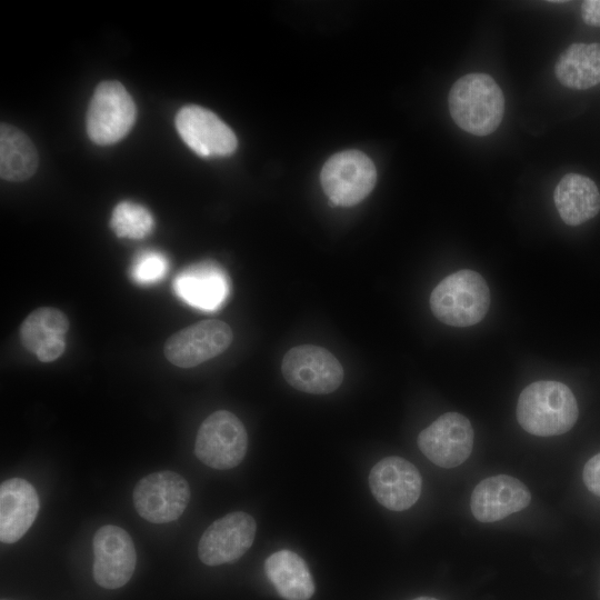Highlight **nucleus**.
Returning <instances> with one entry per match:
<instances>
[{
  "mask_svg": "<svg viewBox=\"0 0 600 600\" xmlns=\"http://www.w3.org/2000/svg\"><path fill=\"white\" fill-rule=\"evenodd\" d=\"M190 500V488L184 478L173 471H158L142 478L133 490L134 508L152 523L177 520Z\"/></svg>",
  "mask_w": 600,
  "mask_h": 600,
  "instance_id": "obj_8",
  "label": "nucleus"
},
{
  "mask_svg": "<svg viewBox=\"0 0 600 600\" xmlns=\"http://www.w3.org/2000/svg\"><path fill=\"white\" fill-rule=\"evenodd\" d=\"M264 572L286 600H309L314 593V582L306 561L291 550L270 554L264 562Z\"/></svg>",
  "mask_w": 600,
  "mask_h": 600,
  "instance_id": "obj_20",
  "label": "nucleus"
},
{
  "mask_svg": "<svg viewBox=\"0 0 600 600\" xmlns=\"http://www.w3.org/2000/svg\"><path fill=\"white\" fill-rule=\"evenodd\" d=\"M38 153L29 137L14 126L0 127V176L7 181H23L38 167Z\"/></svg>",
  "mask_w": 600,
  "mask_h": 600,
  "instance_id": "obj_22",
  "label": "nucleus"
},
{
  "mask_svg": "<svg viewBox=\"0 0 600 600\" xmlns=\"http://www.w3.org/2000/svg\"><path fill=\"white\" fill-rule=\"evenodd\" d=\"M233 333L221 320H203L173 333L164 343V356L179 368H192L229 348Z\"/></svg>",
  "mask_w": 600,
  "mask_h": 600,
  "instance_id": "obj_9",
  "label": "nucleus"
},
{
  "mask_svg": "<svg viewBox=\"0 0 600 600\" xmlns=\"http://www.w3.org/2000/svg\"><path fill=\"white\" fill-rule=\"evenodd\" d=\"M583 482L588 490L600 497V453L587 461L583 468Z\"/></svg>",
  "mask_w": 600,
  "mask_h": 600,
  "instance_id": "obj_25",
  "label": "nucleus"
},
{
  "mask_svg": "<svg viewBox=\"0 0 600 600\" xmlns=\"http://www.w3.org/2000/svg\"><path fill=\"white\" fill-rule=\"evenodd\" d=\"M176 128L184 143L200 157H226L238 146L233 131L212 111L199 106L180 109Z\"/></svg>",
  "mask_w": 600,
  "mask_h": 600,
  "instance_id": "obj_13",
  "label": "nucleus"
},
{
  "mask_svg": "<svg viewBox=\"0 0 600 600\" xmlns=\"http://www.w3.org/2000/svg\"><path fill=\"white\" fill-rule=\"evenodd\" d=\"M449 110L464 131L483 137L493 132L504 113V97L497 82L484 73H469L452 86Z\"/></svg>",
  "mask_w": 600,
  "mask_h": 600,
  "instance_id": "obj_2",
  "label": "nucleus"
},
{
  "mask_svg": "<svg viewBox=\"0 0 600 600\" xmlns=\"http://www.w3.org/2000/svg\"><path fill=\"white\" fill-rule=\"evenodd\" d=\"M168 268L169 261L163 253L147 250L136 257L130 268V277L139 284H152L163 279Z\"/></svg>",
  "mask_w": 600,
  "mask_h": 600,
  "instance_id": "obj_24",
  "label": "nucleus"
},
{
  "mask_svg": "<svg viewBox=\"0 0 600 600\" xmlns=\"http://www.w3.org/2000/svg\"><path fill=\"white\" fill-rule=\"evenodd\" d=\"M247 447L248 436L240 419L230 411L218 410L199 427L194 454L212 469L227 470L243 460Z\"/></svg>",
  "mask_w": 600,
  "mask_h": 600,
  "instance_id": "obj_4",
  "label": "nucleus"
},
{
  "mask_svg": "<svg viewBox=\"0 0 600 600\" xmlns=\"http://www.w3.org/2000/svg\"><path fill=\"white\" fill-rule=\"evenodd\" d=\"M281 372L294 389L327 394L337 390L343 381V368L327 349L314 344L291 348L282 359Z\"/></svg>",
  "mask_w": 600,
  "mask_h": 600,
  "instance_id": "obj_7",
  "label": "nucleus"
},
{
  "mask_svg": "<svg viewBox=\"0 0 600 600\" xmlns=\"http://www.w3.org/2000/svg\"><path fill=\"white\" fill-rule=\"evenodd\" d=\"M110 226L119 238L142 239L152 231L154 220L143 206L122 201L114 207Z\"/></svg>",
  "mask_w": 600,
  "mask_h": 600,
  "instance_id": "obj_23",
  "label": "nucleus"
},
{
  "mask_svg": "<svg viewBox=\"0 0 600 600\" xmlns=\"http://www.w3.org/2000/svg\"><path fill=\"white\" fill-rule=\"evenodd\" d=\"M583 21L592 27H600V0H586L581 4Z\"/></svg>",
  "mask_w": 600,
  "mask_h": 600,
  "instance_id": "obj_26",
  "label": "nucleus"
},
{
  "mask_svg": "<svg viewBox=\"0 0 600 600\" xmlns=\"http://www.w3.org/2000/svg\"><path fill=\"white\" fill-rule=\"evenodd\" d=\"M256 529L254 519L242 511L231 512L216 520L200 538V560L207 566L237 561L252 546Z\"/></svg>",
  "mask_w": 600,
  "mask_h": 600,
  "instance_id": "obj_12",
  "label": "nucleus"
},
{
  "mask_svg": "<svg viewBox=\"0 0 600 600\" xmlns=\"http://www.w3.org/2000/svg\"><path fill=\"white\" fill-rule=\"evenodd\" d=\"M39 511V498L31 483L12 478L0 486V540L14 543L32 526Z\"/></svg>",
  "mask_w": 600,
  "mask_h": 600,
  "instance_id": "obj_18",
  "label": "nucleus"
},
{
  "mask_svg": "<svg viewBox=\"0 0 600 600\" xmlns=\"http://www.w3.org/2000/svg\"><path fill=\"white\" fill-rule=\"evenodd\" d=\"M172 287L176 296L187 304L214 311L229 294V278L217 262L206 260L182 270L174 278Z\"/></svg>",
  "mask_w": 600,
  "mask_h": 600,
  "instance_id": "obj_16",
  "label": "nucleus"
},
{
  "mask_svg": "<svg viewBox=\"0 0 600 600\" xmlns=\"http://www.w3.org/2000/svg\"><path fill=\"white\" fill-rule=\"evenodd\" d=\"M530 501L531 493L520 480L499 474L477 484L470 508L477 520L489 523L524 509Z\"/></svg>",
  "mask_w": 600,
  "mask_h": 600,
  "instance_id": "obj_15",
  "label": "nucleus"
},
{
  "mask_svg": "<svg viewBox=\"0 0 600 600\" xmlns=\"http://www.w3.org/2000/svg\"><path fill=\"white\" fill-rule=\"evenodd\" d=\"M320 180L332 207H351L372 191L377 170L366 153L346 150L333 154L324 163Z\"/></svg>",
  "mask_w": 600,
  "mask_h": 600,
  "instance_id": "obj_5",
  "label": "nucleus"
},
{
  "mask_svg": "<svg viewBox=\"0 0 600 600\" xmlns=\"http://www.w3.org/2000/svg\"><path fill=\"white\" fill-rule=\"evenodd\" d=\"M473 429L457 412L440 416L418 436V447L434 464L450 469L464 462L472 450Z\"/></svg>",
  "mask_w": 600,
  "mask_h": 600,
  "instance_id": "obj_11",
  "label": "nucleus"
},
{
  "mask_svg": "<svg viewBox=\"0 0 600 600\" xmlns=\"http://www.w3.org/2000/svg\"><path fill=\"white\" fill-rule=\"evenodd\" d=\"M557 79L564 87L584 90L600 83V43L576 42L558 58Z\"/></svg>",
  "mask_w": 600,
  "mask_h": 600,
  "instance_id": "obj_21",
  "label": "nucleus"
},
{
  "mask_svg": "<svg viewBox=\"0 0 600 600\" xmlns=\"http://www.w3.org/2000/svg\"><path fill=\"white\" fill-rule=\"evenodd\" d=\"M369 484L381 506L392 511H403L418 501L422 478L411 462L393 456L381 459L372 467Z\"/></svg>",
  "mask_w": 600,
  "mask_h": 600,
  "instance_id": "obj_14",
  "label": "nucleus"
},
{
  "mask_svg": "<svg viewBox=\"0 0 600 600\" xmlns=\"http://www.w3.org/2000/svg\"><path fill=\"white\" fill-rule=\"evenodd\" d=\"M93 578L106 589H118L132 577L137 553L130 534L122 528L106 524L93 537Z\"/></svg>",
  "mask_w": 600,
  "mask_h": 600,
  "instance_id": "obj_10",
  "label": "nucleus"
},
{
  "mask_svg": "<svg viewBox=\"0 0 600 600\" xmlns=\"http://www.w3.org/2000/svg\"><path fill=\"white\" fill-rule=\"evenodd\" d=\"M489 288L476 271L460 270L441 280L432 290L430 307L434 317L453 327L478 323L488 312Z\"/></svg>",
  "mask_w": 600,
  "mask_h": 600,
  "instance_id": "obj_3",
  "label": "nucleus"
},
{
  "mask_svg": "<svg viewBox=\"0 0 600 600\" xmlns=\"http://www.w3.org/2000/svg\"><path fill=\"white\" fill-rule=\"evenodd\" d=\"M134 101L118 81H103L96 88L87 112V132L97 144L121 140L136 121Z\"/></svg>",
  "mask_w": 600,
  "mask_h": 600,
  "instance_id": "obj_6",
  "label": "nucleus"
},
{
  "mask_svg": "<svg viewBox=\"0 0 600 600\" xmlns=\"http://www.w3.org/2000/svg\"><path fill=\"white\" fill-rule=\"evenodd\" d=\"M413 600H438V599L432 598V597H419V598H416Z\"/></svg>",
  "mask_w": 600,
  "mask_h": 600,
  "instance_id": "obj_27",
  "label": "nucleus"
},
{
  "mask_svg": "<svg viewBox=\"0 0 600 600\" xmlns=\"http://www.w3.org/2000/svg\"><path fill=\"white\" fill-rule=\"evenodd\" d=\"M517 419L529 433L551 437L569 431L578 419V403L572 391L552 380L536 381L518 399Z\"/></svg>",
  "mask_w": 600,
  "mask_h": 600,
  "instance_id": "obj_1",
  "label": "nucleus"
},
{
  "mask_svg": "<svg viewBox=\"0 0 600 600\" xmlns=\"http://www.w3.org/2000/svg\"><path fill=\"white\" fill-rule=\"evenodd\" d=\"M68 330L69 320L61 310L41 307L23 320L20 340L41 362H51L64 352Z\"/></svg>",
  "mask_w": 600,
  "mask_h": 600,
  "instance_id": "obj_17",
  "label": "nucleus"
},
{
  "mask_svg": "<svg viewBox=\"0 0 600 600\" xmlns=\"http://www.w3.org/2000/svg\"><path fill=\"white\" fill-rule=\"evenodd\" d=\"M553 199L559 216L569 226H579L600 211L596 183L580 173L564 174L554 189Z\"/></svg>",
  "mask_w": 600,
  "mask_h": 600,
  "instance_id": "obj_19",
  "label": "nucleus"
}]
</instances>
